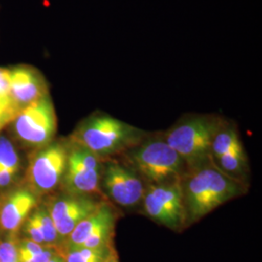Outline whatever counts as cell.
Listing matches in <instances>:
<instances>
[{
    "label": "cell",
    "instance_id": "1",
    "mask_svg": "<svg viewBox=\"0 0 262 262\" xmlns=\"http://www.w3.org/2000/svg\"><path fill=\"white\" fill-rule=\"evenodd\" d=\"M181 185L187 225L244 192L243 183L226 175L214 161L187 169Z\"/></svg>",
    "mask_w": 262,
    "mask_h": 262
},
{
    "label": "cell",
    "instance_id": "2",
    "mask_svg": "<svg viewBox=\"0 0 262 262\" xmlns=\"http://www.w3.org/2000/svg\"><path fill=\"white\" fill-rule=\"evenodd\" d=\"M144 136L143 131L129 123L103 113H96L77 126L70 142L106 159L129 150L139 144Z\"/></svg>",
    "mask_w": 262,
    "mask_h": 262
},
{
    "label": "cell",
    "instance_id": "3",
    "mask_svg": "<svg viewBox=\"0 0 262 262\" xmlns=\"http://www.w3.org/2000/svg\"><path fill=\"white\" fill-rule=\"evenodd\" d=\"M223 120L204 115L188 116L169 129L164 140L184 160L187 169L213 161L212 144Z\"/></svg>",
    "mask_w": 262,
    "mask_h": 262
},
{
    "label": "cell",
    "instance_id": "4",
    "mask_svg": "<svg viewBox=\"0 0 262 262\" xmlns=\"http://www.w3.org/2000/svg\"><path fill=\"white\" fill-rule=\"evenodd\" d=\"M129 167L149 185L181 180L187 171L184 160L164 138H149L129 149Z\"/></svg>",
    "mask_w": 262,
    "mask_h": 262
},
{
    "label": "cell",
    "instance_id": "5",
    "mask_svg": "<svg viewBox=\"0 0 262 262\" xmlns=\"http://www.w3.org/2000/svg\"><path fill=\"white\" fill-rule=\"evenodd\" d=\"M104 159L91 150L69 142L66 172L61 182L64 193L78 196L103 194L101 176Z\"/></svg>",
    "mask_w": 262,
    "mask_h": 262
},
{
    "label": "cell",
    "instance_id": "6",
    "mask_svg": "<svg viewBox=\"0 0 262 262\" xmlns=\"http://www.w3.org/2000/svg\"><path fill=\"white\" fill-rule=\"evenodd\" d=\"M67 161V145L51 142L35 150L29 159L26 185L35 196L47 195L61 186Z\"/></svg>",
    "mask_w": 262,
    "mask_h": 262
},
{
    "label": "cell",
    "instance_id": "7",
    "mask_svg": "<svg viewBox=\"0 0 262 262\" xmlns=\"http://www.w3.org/2000/svg\"><path fill=\"white\" fill-rule=\"evenodd\" d=\"M144 213L159 225L172 230L187 226V212L181 180L149 185L142 199Z\"/></svg>",
    "mask_w": 262,
    "mask_h": 262
},
{
    "label": "cell",
    "instance_id": "8",
    "mask_svg": "<svg viewBox=\"0 0 262 262\" xmlns=\"http://www.w3.org/2000/svg\"><path fill=\"white\" fill-rule=\"evenodd\" d=\"M16 137L28 147L47 146L56 135V116L50 95L24 108L13 121Z\"/></svg>",
    "mask_w": 262,
    "mask_h": 262
},
{
    "label": "cell",
    "instance_id": "9",
    "mask_svg": "<svg viewBox=\"0 0 262 262\" xmlns=\"http://www.w3.org/2000/svg\"><path fill=\"white\" fill-rule=\"evenodd\" d=\"M101 189L115 204L133 208L142 202L146 187L133 169L109 158L104 159Z\"/></svg>",
    "mask_w": 262,
    "mask_h": 262
},
{
    "label": "cell",
    "instance_id": "10",
    "mask_svg": "<svg viewBox=\"0 0 262 262\" xmlns=\"http://www.w3.org/2000/svg\"><path fill=\"white\" fill-rule=\"evenodd\" d=\"M118 213L108 201H104L92 215L76 226L61 246L101 249L113 245ZM60 246V247H61Z\"/></svg>",
    "mask_w": 262,
    "mask_h": 262
},
{
    "label": "cell",
    "instance_id": "11",
    "mask_svg": "<svg viewBox=\"0 0 262 262\" xmlns=\"http://www.w3.org/2000/svg\"><path fill=\"white\" fill-rule=\"evenodd\" d=\"M104 201L94 197L70 195L64 192L61 195L50 198L45 206L54 222L61 243H64L76 226L95 212Z\"/></svg>",
    "mask_w": 262,
    "mask_h": 262
},
{
    "label": "cell",
    "instance_id": "12",
    "mask_svg": "<svg viewBox=\"0 0 262 262\" xmlns=\"http://www.w3.org/2000/svg\"><path fill=\"white\" fill-rule=\"evenodd\" d=\"M47 95V82L37 69L18 66L10 70V100L18 114Z\"/></svg>",
    "mask_w": 262,
    "mask_h": 262
},
{
    "label": "cell",
    "instance_id": "13",
    "mask_svg": "<svg viewBox=\"0 0 262 262\" xmlns=\"http://www.w3.org/2000/svg\"><path fill=\"white\" fill-rule=\"evenodd\" d=\"M38 205V198L27 187L18 188L0 198V228L6 235H18L19 228Z\"/></svg>",
    "mask_w": 262,
    "mask_h": 262
},
{
    "label": "cell",
    "instance_id": "14",
    "mask_svg": "<svg viewBox=\"0 0 262 262\" xmlns=\"http://www.w3.org/2000/svg\"><path fill=\"white\" fill-rule=\"evenodd\" d=\"M114 251V246L101 249L68 246L57 248V252L66 262H103Z\"/></svg>",
    "mask_w": 262,
    "mask_h": 262
},
{
    "label": "cell",
    "instance_id": "15",
    "mask_svg": "<svg viewBox=\"0 0 262 262\" xmlns=\"http://www.w3.org/2000/svg\"><path fill=\"white\" fill-rule=\"evenodd\" d=\"M31 215L35 219L38 226L42 232L45 245L48 247H53L56 249L59 248L62 243L45 204L35 207L32 210Z\"/></svg>",
    "mask_w": 262,
    "mask_h": 262
},
{
    "label": "cell",
    "instance_id": "16",
    "mask_svg": "<svg viewBox=\"0 0 262 262\" xmlns=\"http://www.w3.org/2000/svg\"><path fill=\"white\" fill-rule=\"evenodd\" d=\"M19 166V156L13 144L5 137H0V168L6 169L17 174Z\"/></svg>",
    "mask_w": 262,
    "mask_h": 262
},
{
    "label": "cell",
    "instance_id": "17",
    "mask_svg": "<svg viewBox=\"0 0 262 262\" xmlns=\"http://www.w3.org/2000/svg\"><path fill=\"white\" fill-rule=\"evenodd\" d=\"M18 235H7L0 240V262H19Z\"/></svg>",
    "mask_w": 262,
    "mask_h": 262
},
{
    "label": "cell",
    "instance_id": "18",
    "mask_svg": "<svg viewBox=\"0 0 262 262\" xmlns=\"http://www.w3.org/2000/svg\"><path fill=\"white\" fill-rule=\"evenodd\" d=\"M0 106H13L10 100V70L4 68H0Z\"/></svg>",
    "mask_w": 262,
    "mask_h": 262
},
{
    "label": "cell",
    "instance_id": "19",
    "mask_svg": "<svg viewBox=\"0 0 262 262\" xmlns=\"http://www.w3.org/2000/svg\"><path fill=\"white\" fill-rule=\"evenodd\" d=\"M25 232L28 236V239L32 240L35 243L46 246L45 242H44V238H43L42 232H41V230L38 226L35 219L33 217V215H31V213H30V215H28V219L25 222Z\"/></svg>",
    "mask_w": 262,
    "mask_h": 262
},
{
    "label": "cell",
    "instance_id": "20",
    "mask_svg": "<svg viewBox=\"0 0 262 262\" xmlns=\"http://www.w3.org/2000/svg\"><path fill=\"white\" fill-rule=\"evenodd\" d=\"M56 253H57L56 248L49 247L42 253H38L35 255H31V256L21 257L19 259V262H49Z\"/></svg>",
    "mask_w": 262,
    "mask_h": 262
},
{
    "label": "cell",
    "instance_id": "21",
    "mask_svg": "<svg viewBox=\"0 0 262 262\" xmlns=\"http://www.w3.org/2000/svg\"><path fill=\"white\" fill-rule=\"evenodd\" d=\"M18 112L14 108H8L6 110L0 111V129H2L6 124L13 122Z\"/></svg>",
    "mask_w": 262,
    "mask_h": 262
},
{
    "label": "cell",
    "instance_id": "22",
    "mask_svg": "<svg viewBox=\"0 0 262 262\" xmlns=\"http://www.w3.org/2000/svg\"><path fill=\"white\" fill-rule=\"evenodd\" d=\"M16 174L10 172L9 170L0 168V188L8 187L10 184L13 182L14 176Z\"/></svg>",
    "mask_w": 262,
    "mask_h": 262
},
{
    "label": "cell",
    "instance_id": "23",
    "mask_svg": "<svg viewBox=\"0 0 262 262\" xmlns=\"http://www.w3.org/2000/svg\"><path fill=\"white\" fill-rule=\"evenodd\" d=\"M103 262H119V256L116 251H114Z\"/></svg>",
    "mask_w": 262,
    "mask_h": 262
},
{
    "label": "cell",
    "instance_id": "24",
    "mask_svg": "<svg viewBox=\"0 0 262 262\" xmlns=\"http://www.w3.org/2000/svg\"><path fill=\"white\" fill-rule=\"evenodd\" d=\"M8 108H14L13 106H0V111H3V110H6ZM15 109V108H14ZM16 110V109H15Z\"/></svg>",
    "mask_w": 262,
    "mask_h": 262
}]
</instances>
